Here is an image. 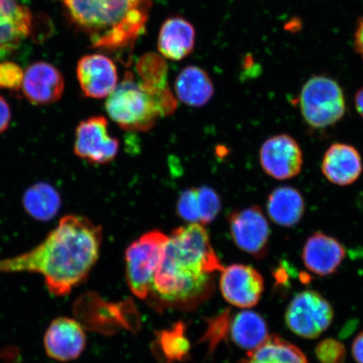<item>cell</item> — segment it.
<instances>
[{
  "instance_id": "6da1fadb",
  "label": "cell",
  "mask_w": 363,
  "mask_h": 363,
  "mask_svg": "<svg viewBox=\"0 0 363 363\" xmlns=\"http://www.w3.org/2000/svg\"><path fill=\"white\" fill-rule=\"evenodd\" d=\"M102 244L101 226L69 215L30 251L0 259V274L31 272L43 277L50 294L63 297L87 279Z\"/></svg>"
},
{
  "instance_id": "7a4b0ae2",
  "label": "cell",
  "mask_w": 363,
  "mask_h": 363,
  "mask_svg": "<svg viewBox=\"0 0 363 363\" xmlns=\"http://www.w3.org/2000/svg\"><path fill=\"white\" fill-rule=\"evenodd\" d=\"M223 269L203 225L179 227L169 235L149 295L160 306H196L211 292L213 274Z\"/></svg>"
},
{
  "instance_id": "3957f363",
  "label": "cell",
  "mask_w": 363,
  "mask_h": 363,
  "mask_svg": "<svg viewBox=\"0 0 363 363\" xmlns=\"http://www.w3.org/2000/svg\"><path fill=\"white\" fill-rule=\"evenodd\" d=\"M72 21L94 48H133L144 33L152 0H63Z\"/></svg>"
},
{
  "instance_id": "277c9868",
  "label": "cell",
  "mask_w": 363,
  "mask_h": 363,
  "mask_svg": "<svg viewBox=\"0 0 363 363\" xmlns=\"http://www.w3.org/2000/svg\"><path fill=\"white\" fill-rule=\"evenodd\" d=\"M108 115L127 131H147L159 118L170 116L177 108V101L169 85L152 86L135 79L126 72L106 104Z\"/></svg>"
},
{
  "instance_id": "5b68a950",
  "label": "cell",
  "mask_w": 363,
  "mask_h": 363,
  "mask_svg": "<svg viewBox=\"0 0 363 363\" xmlns=\"http://www.w3.org/2000/svg\"><path fill=\"white\" fill-rule=\"evenodd\" d=\"M298 104L303 121L314 129L337 124L347 111L342 87L328 76H313L308 79L299 93Z\"/></svg>"
},
{
  "instance_id": "8992f818",
  "label": "cell",
  "mask_w": 363,
  "mask_h": 363,
  "mask_svg": "<svg viewBox=\"0 0 363 363\" xmlns=\"http://www.w3.org/2000/svg\"><path fill=\"white\" fill-rule=\"evenodd\" d=\"M169 235L149 231L130 244L125 252L126 279L136 297L148 298L154 276L160 264Z\"/></svg>"
},
{
  "instance_id": "52a82bcc",
  "label": "cell",
  "mask_w": 363,
  "mask_h": 363,
  "mask_svg": "<svg viewBox=\"0 0 363 363\" xmlns=\"http://www.w3.org/2000/svg\"><path fill=\"white\" fill-rule=\"evenodd\" d=\"M333 317V307L320 293L305 290L289 303L285 322L298 337L315 339L329 328Z\"/></svg>"
},
{
  "instance_id": "ba28073f",
  "label": "cell",
  "mask_w": 363,
  "mask_h": 363,
  "mask_svg": "<svg viewBox=\"0 0 363 363\" xmlns=\"http://www.w3.org/2000/svg\"><path fill=\"white\" fill-rule=\"evenodd\" d=\"M231 238L237 247L257 259L269 252L270 227L258 206L235 211L229 216Z\"/></svg>"
},
{
  "instance_id": "9c48e42d",
  "label": "cell",
  "mask_w": 363,
  "mask_h": 363,
  "mask_svg": "<svg viewBox=\"0 0 363 363\" xmlns=\"http://www.w3.org/2000/svg\"><path fill=\"white\" fill-rule=\"evenodd\" d=\"M77 156L94 164L111 162L119 151V140L108 133V121L103 116L81 121L75 133Z\"/></svg>"
},
{
  "instance_id": "30bf717a",
  "label": "cell",
  "mask_w": 363,
  "mask_h": 363,
  "mask_svg": "<svg viewBox=\"0 0 363 363\" xmlns=\"http://www.w3.org/2000/svg\"><path fill=\"white\" fill-rule=\"evenodd\" d=\"M263 171L277 180H288L301 174L303 152L297 140L286 134L272 136L262 145L259 152Z\"/></svg>"
},
{
  "instance_id": "8fae6325",
  "label": "cell",
  "mask_w": 363,
  "mask_h": 363,
  "mask_svg": "<svg viewBox=\"0 0 363 363\" xmlns=\"http://www.w3.org/2000/svg\"><path fill=\"white\" fill-rule=\"evenodd\" d=\"M220 288L225 301L235 307L252 308L260 301L264 280L254 267L233 264L221 271Z\"/></svg>"
},
{
  "instance_id": "7c38bea8",
  "label": "cell",
  "mask_w": 363,
  "mask_h": 363,
  "mask_svg": "<svg viewBox=\"0 0 363 363\" xmlns=\"http://www.w3.org/2000/svg\"><path fill=\"white\" fill-rule=\"evenodd\" d=\"M86 335L78 320L68 317L54 320L45 330L44 348L49 357L67 362L76 360L84 352Z\"/></svg>"
},
{
  "instance_id": "4fadbf2b",
  "label": "cell",
  "mask_w": 363,
  "mask_h": 363,
  "mask_svg": "<svg viewBox=\"0 0 363 363\" xmlns=\"http://www.w3.org/2000/svg\"><path fill=\"white\" fill-rule=\"evenodd\" d=\"M77 77L85 96L92 99L110 96L118 84L115 63L102 54L82 57L77 66Z\"/></svg>"
},
{
  "instance_id": "5bb4252c",
  "label": "cell",
  "mask_w": 363,
  "mask_h": 363,
  "mask_svg": "<svg viewBox=\"0 0 363 363\" xmlns=\"http://www.w3.org/2000/svg\"><path fill=\"white\" fill-rule=\"evenodd\" d=\"M22 93L35 106L53 104L59 101L65 91V79L57 67L48 62L33 63L24 72Z\"/></svg>"
},
{
  "instance_id": "9a60e30c",
  "label": "cell",
  "mask_w": 363,
  "mask_h": 363,
  "mask_svg": "<svg viewBox=\"0 0 363 363\" xmlns=\"http://www.w3.org/2000/svg\"><path fill=\"white\" fill-rule=\"evenodd\" d=\"M303 264L313 274L328 276L335 274L346 257V249L337 239L322 233L308 238L303 249Z\"/></svg>"
},
{
  "instance_id": "2e32d148",
  "label": "cell",
  "mask_w": 363,
  "mask_h": 363,
  "mask_svg": "<svg viewBox=\"0 0 363 363\" xmlns=\"http://www.w3.org/2000/svg\"><path fill=\"white\" fill-rule=\"evenodd\" d=\"M363 169L359 152L346 143H334L325 152L321 171L326 179L338 186L351 185L360 178Z\"/></svg>"
},
{
  "instance_id": "e0dca14e",
  "label": "cell",
  "mask_w": 363,
  "mask_h": 363,
  "mask_svg": "<svg viewBox=\"0 0 363 363\" xmlns=\"http://www.w3.org/2000/svg\"><path fill=\"white\" fill-rule=\"evenodd\" d=\"M195 43V30L181 17L167 20L158 35L157 48L162 57L172 61H181L192 52Z\"/></svg>"
},
{
  "instance_id": "ac0fdd59",
  "label": "cell",
  "mask_w": 363,
  "mask_h": 363,
  "mask_svg": "<svg viewBox=\"0 0 363 363\" xmlns=\"http://www.w3.org/2000/svg\"><path fill=\"white\" fill-rule=\"evenodd\" d=\"M33 17L16 0H0V50L19 45L29 35Z\"/></svg>"
},
{
  "instance_id": "d6986e66",
  "label": "cell",
  "mask_w": 363,
  "mask_h": 363,
  "mask_svg": "<svg viewBox=\"0 0 363 363\" xmlns=\"http://www.w3.org/2000/svg\"><path fill=\"white\" fill-rule=\"evenodd\" d=\"M267 211L270 219L277 225L292 227L296 225L305 214V199L297 189L280 186L269 195Z\"/></svg>"
},
{
  "instance_id": "ffe728a7",
  "label": "cell",
  "mask_w": 363,
  "mask_h": 363,
  "mask_svg": "<svg viewBox=\"0 0 363 363\" xmlns=\"http://www.w3.org/2000/svg\"><path fill=\"white\" fill-rule=\"evenodd\" d=\"M175 93L179 101L190 107L206 106L214 96V84L202 68L189 66L177 77Z\"/></svg>"
},
{
  "instance_id": "44dd1931",
  "label": "cell",
  "mask_w": 363,
  "mask_h": 363,
  "mask_svg": "<svg viewBox=\"0 0 363 363\" xmlns=\"http://www.w3.org/2000/svg\"><path fill=\"white\" fill-rule=\"evenodd\" d=\"M229 331L234 343L248 352L260 347L269 337L265 320L252 311H240L231 318Z\"/></svg>"
},
{
  "instance_id": "7402d4cb",
  "label": "cell",
  "mask_w": 363,
  "mask_h": 363,
  "mask_svg": "<svg viewBox=\"0 0 363 363\" xmlns=\"http://www.w3.org/2000/svg\"><path fill=\"white\" fill-rule=\"evenodd\" d=\"M238 363H308V360L301 349L279 335H272Z\"/></svg>"
},
{
  "instance_id": "603a6c76",
  "label": "cell",
  "mask_w": 363,
  "mask_h": 363,
  "mask_svg": "<svg viewBox=\"0 0 363 363\" xmlns=\"http://www.w3.org/2000/svg\"><path fill=\"white\" fill-rule=\"evenodd\" d=\"M22 203L27 214L36 220L45 222L57 215L62 199L55 188L40 182L26 190Z\"/></svg>"
},
{
  "instance_id": "cb8c5ba5",
  "label": "cell",
  "mask_w": 363,
  "mask_h": 363,
  "mask_svg": "<svg viewBox=\"0 0 363 363\" xmlns=\"http://www.w3.org/2000/svg\"><path fill=\"white\" fill-rule=\"evenodd\" d=\"M156 348L162 354V359L166 363L183 362L189 356L190 342L185 335L183 322L177 323L171 329L157 333Z\"/></svg>"
},
{
  "instance_id": "d4e9b609",
  "label": "cell",
  "mask_w": 363,
  "mask_h": 363,
  "mask_svg": "<svg viewBox=\"0 0 363 363\" xmlns=\"http://www.w3.org/2000/svg\"><path fill=\"white\" fill-rule=\"evenodd\" d=\"M138 72L140 81L153 85H167V66L161 56L149 53L140 59L138 63Z\"/></svg>"
},
{
  "instance_id": "484cf974",
  "label": "cell",
  "mask_w": 363,
  "mask_h": 363,
  "mask_svg": "<svg viewBox=\"0 0 363 363\" xmlns=\"http://www.w3.org/2000/svg\"><path fill=\"white\" fill-rule=\"evenodd\" d=\"M199 224L208 225L216 220L221 210V199L216 190L203 186L198 189Z\"/></svg>"
},
{
  "instance_id": "4316f807",
  "label": "cell",
  "mask_w": 363,
  "mask_h": 363,
  "mask_svg": "<svg viewBox=\"0 0 363 363\" xmlns=\"http://www.w3.org/2000/svg\"><path fill=\"white\" fill-rule=\"evenodd\" d=\"M177 214L190 224H199L198 189H186L177 203Z\"/></svg>"
},
{
  "instance_id": "83f0119b",
  "label": "cell",
  "mask_w": 363,
  "mask_h": 363,
  "mask_svg": "<svg viewBox=\"0 0 363 363\" xmlns=\"http://www.w3.org/2000/svg\"><path fill=\"white\" fill-rule=\"evenodd\" d=\"M315 354L321 363H345L347 351L344 345L335 339H325L317 345Z\"/></svg>"
},
{
  "instance_id": "f1b7e54d",
  "label": "cell",
  "mask_w": 363,
  "mask_h": 363,
  "mask_svg": "<svg viewBox=\"0 0 363 363\" xmlns=\"http://www.w3.org/2000/svg\"><path fill=\"white\" fill-rule=\"evenodd\" d=\"M230 320V311L222 312L220 315L208 320V330L206 338L210 342L211 349L215 348L228 337Z\"/></svg>"
},
{
  "instance_id": "f546056e",
  "label": "cell",
  "mask_w": 363,
  "mask_h": 363,
  "mask_svg": "<svg viewBox=\"0 0 363 363\" xmlns=\"http://www.w3.org/2000/svg\"><path fill=\"white\" fill-rule=\"evenodd\" d=\"M24 71L15 62H0V89L9 91L21 89Z\"/></svg>"
},
{
  "instance_id": "4dcf8cb0",
  "label": "cell",
  "mask_w": 363,
  "mask_h": 363,
  "mask_svg": "<svg viewBox=\"0 0 363 363\" xmlns=\"http://www.w3.org/2000/svg\"><path fill=\"white\" fill-rule=\"evenodd\" d=\"M11 121V111L6 99L0 96V134L8 129Z\"/></svg>"
},
{
  "instance_id": "1f68e13d",
  "label": "cell",
  "mask_w": 363,
  "mask_h": 363,
  "mask_svg": "<svg viewBox=\"0 0 363 363\" xmlns=\"http://www.w3.org/2000/svg\"><path fill=\"white\" fill-rule=\"evenodd\" d=\"M352 352L357 363H363V331L353 340Z\"/></svg>"
},
{
  "instance_id": "d6a6232c",
  "label": "cell",
  "mask_w": 363,
  "mask_h": 363,
  "mask_svg": "<svg viewBox=\"0 0 363 363\" xmlns=\"http://www.w3.org/2000/svg\"><path fill=\"white\" fill-rule=\"evenodd\" d=\"M355 48L357 53L363 59V18L357 25L355 35Z\"/></svg>"
},
{
  "instance_id": "836d02e7",
  "label": "cell",
  "mask_w": 363,
  "mask_h": 363,
  "mask_svg": "<svg viewBox=\"0 0 363 363\" xmlns=\"http://www.w3.org/2000/svg\"><path fill=\"white\" fill-rule=\"evenodd\" d=\"M354 103H355L357 111L363 118V87L357 90L354 97Z\"/></svg>"
}]
</instances>
